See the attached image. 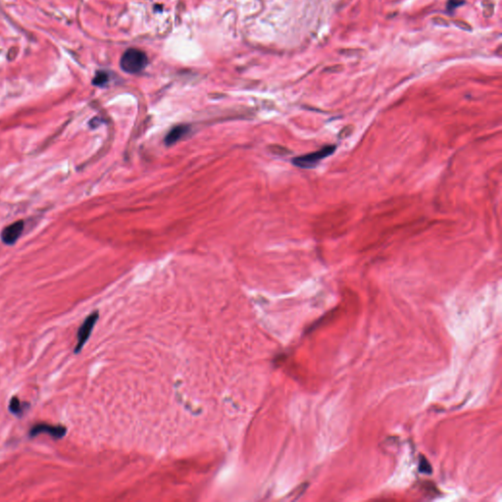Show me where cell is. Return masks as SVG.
Listing matches in <instances>:
<instances>
[{"instance_id": "obj_1", "label": "cell", "mask_w": 502, "mask_h": 502, "mask_svg": "<svg viewBox=\"0 0 502 502\" xmlns=\"http://www.w3.org/2000/svg\"><path fill=\"white\" fill-rule=\"evenodd\" d=\"M147 55L137 48H129L126 50L120 61L122 70L129 74H137L143 71L147 66Z\"/></svg>"}, {"instance_id": "obj_2", "label": "cell", "mask_w": 502, "mask_h": 502, "mask_svg": "<svg viewBox=\"0 0 502 502\" xmlns=\"http://www.w3.org/2000/svg\"><path fill=\"white\" fill-rule=\"evenodd\" d=\"M336 149H337V147L335 145H326L317 151L311 152L309 154L297 156L293 159V163L297 167L302 168V169H311V168H314L315 166H317V164L319 163L320 161L332 155Z\"/></svg>"}, {"instance_id": "obj_3", "label": "cell", "mask_w": 502, "mask_h": 502, "mask_svg": "<svg viewBox=\"0 0 502 502\" xmlns=\"http://www.w3.org/2000/svg\"><path fill=\"white\" fill-rule=\"evenodd\" d=\"M99 318V314L97 311H94L92 312V314L90 316H88L86 320L84 321V323L82 324V326L79 328V331H78V334H77V344H76V347H75V354H78L81 352V350L83 349V347L85 346L86 343L89 341L91 335H92V330L97 322V320Z\"/></svg>"}, {"instance_id": "obj_4", "label": "cell", "mask_w": 502, "mask_h": 502, "mask_svg": "<svg viewBox=\"0 0 502 502\" xmlns=\"http://www.w3.org/2000/svg\"><path fill=\"white\" fill-rule=\"evenodd\" d=\"M42 434H47L54 439H61L67 434V429L66 427L61 425L53 426L46 423H39L30 430L29 436L31 438H34L37 435Z\"/></svg>"}, {"instance_id": "obj_5", "label": "cell", "mask_w": 502, "mask_h": 502, "mask_svg": "<svg viewBox=\"0 0 502 502\" xmlns=\"http://www.w3.org/2000/svg\"><path fill=\"white\" fill-rule=\"evenodd\" d=\"M24 229L23 221L15 222L9 226H7L1 232V239L5 244L12 245L14 244L20 235L22 234Z\"/></svg>"}, {"instance_id": "obj_6", "label": "cell", "mask_w": 502, "mask_h": 502, "mask_svg": "<svg viewBox=\"0 0 502 502\" xmlns=\"http://www.w3.org/2000/svg\"><path fill=\"white\" fill-rule=\"evenodd\" d=\"M189 132V127L185 125H180L174 127L165 137V143L167 145H173L174 143L178 142L180 139H182L183 137L186 136V134Z\"/></svg>"}, {"instance_id": "obj_7", "label": "cell", "mask_w": 502, "mask_h": 502, "mask_svg": "<svg viewBox=\"0 0 502 502\" xmlns=\"http://www.w3.org/2000/svg\"><path fill=\"white\" fill-rule=\"evenodd\" d=\"M26 404H28V403H25V402L22 403V402L20 401L19 397L14 396V397H12V398H11V400H10V403H9V411H10L13 415H15V416H17V417H22L24 415V413H25V410L29 409V406L25 407V405H26Z\"/></svg>"}, {"instance_id": "obj_8", "label": "cell", "mask_w": 502, "mask_h": 502, "mask_svg": "<svg viewBox=\"0 0 502 502\" xmlns=\"http://www.w3.org/2000/svg\"><path fill=\"white\" fill-rule=\"evenodd\" d=\"M108 75L104 72H98L93 80V85L98 86V87H103L107 84L108 82Z\"/></svg>"}, {"instance_id": "obj_9", "label": "cell", "mask_w": 502, "mask_h": 502, "mask_svg": "<svg viewBox=\"0 0 502 502\" xmlns=\"http://www.w3.org/2000/svg\"><path fill=\"white\" fill-rule=\"evenodd\" d=\"M419 470L421 473H424V474H431L432 473V467H431L429 461L425 457H421L420 464H419Z\"/></svg>"}, {"instance_id": "obj_10", "label": "cell", "mask_w": 502, "mask_h": 502, "mask_svg": "<svg viewBox=\"0 0 502 502\" xmlns=\"http://www.w3.org/2000/svg\"><path fill=\"white\" fill-rule=\"evenodd\" d=\"M463 3H464V1H462V0H449V2L447 4V9L448 10L454 9V8H456L457 6H459Z\"/></svg>"}]
</instances>
